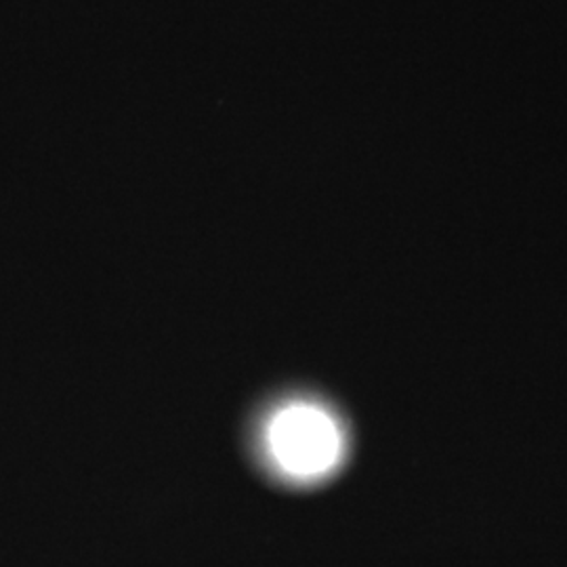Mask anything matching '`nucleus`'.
<instances>
[{"label": "nucleus", "mask_w": 567, "mask_h": 567, "mask_svg": "<svg viewBox=\"0 0 567 567\" xmlns=\"http://www.w3.org/2000/svg\"><path fill=\"white\" fill-rule=\"evenodd\" d=\"M261 452L269 468L284 482L316 484L341 463L343 429L324 405L295 400L278 405L265 419Z\"/></svg>", "instance_id": "1"}]
</instances>
